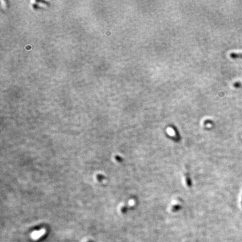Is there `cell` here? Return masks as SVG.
I'll use <instances>...</instances> for the list:
<instances>
[{
	"label": "cell",
	"instance_id": "cell-1",
	"mask_svg": "<svg viewBox=\"0 0 242 242\" xmlns=\"http://www.w3.org/2000/svg\"><path fill=\"white\" fill-rule=\"evenodd\" d=\"M241 205H242V200H241Z\"/></svg>",
	"mask_w": 242,
	"mask_h": 242
}]
</instances>
